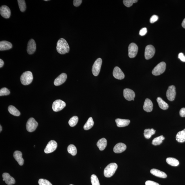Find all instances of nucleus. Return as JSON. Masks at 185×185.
Listing matches in <instances>:
<instances>
[{
  "instance_id": "obj_3",
  "label": "nucleus",
  "mask_w": 185,
  "mask_h": 185,
  "mask_svg": "<svg viewBox=\"0 0 185 185\" xmlns=\"http://www.w3.org/2000/svg\"><path fill=\"white\" fill-rule=\"evenodd\" d=\"M33 80L32 73L30 71H27L23 73L20 77V81L23 85H26L31 83Z\"/></svg>"
},
{
  "instance_id": "obj_44",
  "label": "nucleus",
  "mask_w": 185,
  "mask_h": 185,
  "mask_svg": "<svg viewBox=\"0 0 185 185\" xmlns=\"http://www.w3.org/2000/svg\"><path fill=\"white\" fill-rule=\"evenodd\" d=\"M180 115L181 117H185V108H183L180 111Z\"/></svg>"
},
{
  "instance_id": "obj_28",
  "label": "nucleus",
  "mask_w": 185,
  "mask_h": 185,
  "mask_svg": "<svg viewBox=\"0 0 185 185\" xmlns=\"http://www.w3.org/2000/svg\"><path fill=\"white\" fill-rule=\"evenodd\" d=\"M166 161L167 163L169 165L172 166H178L179 164L178 161L173 158L169 157L167 158Z\"/></svg>"
},
{
  "instance_id": "obj_23",
  "label": "nucleus",
  "mask_w": 185,
  "mask_h": 185,
  "mask_svg": "<svg viewBox=\"0 0 185 185\" xmlns=\"http://www.w3.org/2000/svg\"><path fill=\"white\" fill-rule=\"evenodd\" d=\"M152 175L158 177L165 178L167 177V175L164 172L155 169H152L150 171Z\"/></svg>"
},
{
  "instance_id": "obj_29",
  "label": "nucleus",
  "mask_w": 185,
  "mask_h": 185,
  "mask_svg": "<svg viewBox=\"0 0 185 185\" xmlns=\"http://www.w3.org/2000/svg\"><path fill=\"white\" fill-rule=\"evenodd\" d=\"M156 131L153 129H146L144 131V136L147 139H149L155 133Z\"/></svg>"
},
{
  "instance_id": "obj_1",
  "label": "nucleus",
  "mask_w": 185,
  "mask_h": 185,
  "mask_svg": "<svg viewBox=\"0 0 185 185\" xmlns=\"http://www.w3.org/2000/svg\"><path fill=\"white\" fill-rule=\"evenodd\" d=\"M57 52L60 54H65L69 53L70 47L67 42L63 38L59 39L57 44Z\"/></svg>"
},
{
  "instance_id": "obj_19",
  "label": "nucleus",
  "mask_w": 185,
  "mask_h": 185,
  "mask_svg": "<svg viewBox=\"0 0 185 185\" xmlns=\"http://www.w3.org/2000/svg\"><path fill=\"white\" fill-rule=\"evenodd\" d=\"M22 153L18 150H16L14 153V157L20 166H22L24 163V159L22 157Z\"/></svg>"
},
{
  "instance_id": "obj_11",
  "label": "nucleus",
  "mask_w": 185,
  "mask_h": 185,
  "mask_svg": "<svg viewBox=\"0 0 185 185\" xmlns=\"http://www.w3.org/2000/svg\"><path fill=\"white\" fill-rule=\"evenodd\" d=\"M176 95V87L171 85L169 87L166 92V96L168 100L172 101L175 99Z\"/></svg>"
},
{
  "instance_id": "obj_33",
  "label": "nucleus",
  "mask_w": 185,
  "mask_h": 185,
  "mask_svg": "<svg viewBox=\"0 0 185 185\" xmlns=\"http://www.w3.org/2000/svg\"><path fill=\"white\" fill-rule=\"evenodd\" d=\"M18 3L20 11L22 12H24L26 9V5L25 1L24 0H18Z\"/></svg>"
},
{
  "instance_id": "obj_2",
  "label": "nucleus",
  "mask_w": 185,
  "mask_h": 185,
  "mask_svg": "<svg viewBox=\"0 0 185 185\" xmlns=\"http://www.w3.org/2000/svg\"><path fill=\"white\" fill-rule=\"evenodd\" d=\"M118 168V165L115 163H111L107 165L104 170V175L106 177L112 176Z\"/></svg>"
},
{
  "instance_id": "obj_17",
  "label": "nucleus",
  "mask_w": 185,
  "mask_h": 185,
  "mask_svg": "<svg viewBox=\"0 0 185 185\" xmlns=\"http://www.w3.org/2000/svg\"><path fill=\"white\" fill-rule=\"evenodd\" d=\"M3 180L8 185H12L15 184V179L11 176L9 174L7 173H4L3 174Z\"/></svg>"
},
{
  "instance_id": "obj_46",
  "label": "nucleus",
  "mask_w": 185,
  "mask_h": 185,
  "mask_svg": "<svg viewBox=\"0 0 185 185\" xmlns=\"http://www.w3.org/2000/svg\"><path fill=\"white\" fill-rule=\"evenodd\" d=\"M182 26L183 28H185V18L183 20L182 23Z\"/></svg>"
},
{
  "instance_id": "obj_20",
  "label": "nucleus",
  "mask_w": 185,
  "mask_h": 185,
  "mask_svg": "<svg viewBox=\"0 0 185 185\" xmlns=\"http://www.w3.org/2000/svg\"><path fill=\"white\" fill-rule=\"evenodd\" d=\"M143 108L144 110L146 112H151L153 109V104L151 100L148 98H146L145 100Z\"/></svg>"
},
{
  "instance_id": "obj_18",
  "label": "nucleus",
  "mask_w": 185,
  "mask_h": 185,
  "mask_svg": "<svg viewBox=\"0 0 185 185\" xmlns=\"http://www.w3.org/2000/svg\"><path fill=\"white\" fill-rule=\"evenodd\" d=\"M127 148L126 145L122 143H118L115 146L114 152L116 153H120L125 151Z\"/></svg>"
},
{
  "instance_id": "obj_40",
  "label": "nucleus",
  "mask_w": 185,
  "mask_h": 185,
  "mask_svg": "<svg viewBox=\"0 0 185 185\" xmlns=\"http://www.w3.org/2000/svg\"><path fill=\"white\" fill-rule=\"evenodd\" d=\"M147 33V29L146 28H143L140 30L139 32L140 35L141 36H143L145 35Z\"/></svg>"
},
{
  "instance_id": "obj_8",
  "label": "nucleus",
  "mask_w": 185,
  "mask_h": 185,
  "mask_svg": "<svg viewBox=\"0 0 185 185\" xmlns=\"http://www.w3.org/2000/svg\"><path fill=\"white\" fill-rule=\"evenodd\" d=\"M155 53V47L152 45H148L145 48V57L146 60H149L154 56Z\"/></svg>"
},
{
  "instance_id": "obj_31",
  "label": "nucleus",
  "mask_w": 185,
  "mask_h": 185,
  "mask_svg": "<svg viewBox=\"0 0 185 185\" xmlns=\"http://www.w3.org/2000/svg\"><path fill=\"white\" fill-rule=\"evenodd\" d=\"M165 138L163 136H161L154 139L152 142V144L154 145H157L161 144L162 143Z\"/></svg>"
},
{
  "instance_id": "obj_12",
  "label": "nucleus",
  "mask_w": 185,
  "mask_h": 185,
  "mask_svg": "<svg viewBox=\"0 0 185 185\" xmlns=\"http://www.w3.org/2000/svg\"><path fill=\"white\" fill-rule=\"evenodd\" d=\"M123 96L125 99L128 101L134 100L135 94L134 91L129 89H125L123 90Z\"/></svg>"
},
{
  "instance_id": "obj_15",
  "label": "nucleus",
  "mask_w": 185,
  "mask_h": 185,
  "mask_svg": "<svg viewBox=\"0 0 185 185\" xmlns=\"http://www.w3.org/2000/svg\"><path fill=\"white\" fill-rule=\"evenodd\" d=\"M67 78V75L65 73H62L55 79L54 84L56 86H59L65 82Z\"/></svg>"
},
{
  "instance_id": "obj_38",
  "label": "nucleus",
  "mask_w": 185,
  "mask_h": 185,
  "mask_svg": "<svg viewBox=\"0 0 185 185\" xmlns=\"http://www.w3.org/2000/svg\"><path fill=\"white\" fill-rule=\"evenodd\" d=\"M38 183L39 185H53L49 181L43 179H39Z\"/></svg>"
},
{
  "instance_id": "obj_14",
  "label": "nucleus",
  "mask_w": 185,
  "mask_h": 185,
  "mask_svg": "<svg viewBox=\"0 0 185 185\" xmlns=\"http://www.w3.org/2000/svg\"><path fill=\"white\" fill-rule=\"evenodd\" d=\"M0 14L5 18L8 19L11 15V11L9 8L6 5H3L0 8Z\"/></svg>"
},
{
  "instance_id": "obj_24",
  "label": "nucleus",
  "mask_w": 185,
  "mask_h": 185,
  "mask_svg": "<svg viewBox=\"0 0 185 185\" xmlns=\"http://www.w3.org/2000/svg\"><path fill=\"white\" fill-rule=\"evenodd\" d=\"M107 145V140L104 138L100 139L97 143V146L100 150H103L106 147Z\"/></svg>"
},
{
  "instance_id": "obj_16",
  "label": "nucleus",
  "mask_w": 185,
  "mask_h": 185,
  "mask_svg": "<svg viewBox=\"0 0 185 185\" xmlns=\"http://www.w3.org/2000/svg\"><path fill=\"white\" fill-rule=\"evenodd\" d=\"M113 76L114 78L118 80L123 79L125 78V75L121 69L118 67L114 68L113 72Z\"/></svg>"
},
{
  "instance_id": "obj_22",
  "label": "nucleus",
  "mask_w": 185,
  "mask_h": 185,
  "mask_svg": "<svg viewBox=\"0 0 185 185\" xmlns=\"http://www.w3.org/2000/svg\"><path fill=\"white\" fill-rule=\"evenodd\" d=\"M117 125L119 127H123L128 125L130 123V120L118 118L115 120Z\"/></svg>"
},
{
  "instance_id": "obj_6",
  "label": "nucleus",
  "mask_w": 185,
  "mask_h": 185,
  "mask_svg": "<svg viewBox=\"0 0 185 185\" xmlns=\"http://www.w3.org/2000/svg\"><path fill=\"white\" fill-rule=\"evenodd\" d=\"M102 60L101 58H99L95 61L92 68V72L94 76H98L100 73L102 64Z\"/></svg>"
},
{
  "instance_id": "obj_35",
  "label": "nucleus",
  "mask_w": 185,
  "mask_h": 185,
  "mask_svg": "<svg viewBox=\"0 0 185 185\" xmlns=\"http://www.w3.org/2000/svg\"><path fill=\"white\" fill-rule=\"evenodd\" d=\"M91 180L92 185H100L99 181L96 175H91Z\"/></svg>"
},
{
  "instance_id": "obj_49",
  "label": "nucleus",
  "mask_w": 185,
  "mask_h": 185,
  "mask_svg": "<svg viewBox=\"0 0 185 185\" xmlns=\"http://www.w3.org/2000/svg\"><path fill=\"white\" fill-rule=\"evenodd\" d=\"M70 185H73V184H70Z\"/></svg>"
},
{
  "instance_id": "obj_4",
  "label": "nucleus",
  "mask_w": 185,
  "mask_h": 185,
  "mask_svg": "<svg viewBox=\"0 0 185 185\" xmlns=\"http://www.w3.org/2000/svg\"><path fill=\"white\" fill-rule=\"evenodd\" d=\"M166 69V64L164 62H161L158 64L154 68L152 71V74L157 76L164 72Z\"/></svg>"
},
{
  "instance_id": "obj_7",
  "label": "nucleus",
  "mask_w": 185,
  "mask_h": 185,
  "mask_svg": "<svg viewBox=\"0 0 185 185\" xmlns=\"http://www.w3.org/2000/svg\"><path fill=\"white\" fill-rule=\"evenodd\" d=\"M65 102L62 100H55L52 105V109L54 111L58 112L63 109L66 107Z\"/></svg>"
},
{
  "instance_id": "obj_42",
  "label": "nucleus",
  "mask_w": 185,
  "mask_h": 185,
  "mask_svg": "<svg viewBox=\"0 0 185 185\" xmlns=\"http://www.w3.org/2000/svg\"><path fill=\"white\" fill-rule=\"evenodd\" d=\"M146 185H160L158 183L154 182V181L148 180L147 181L145 182Z\"/></svg>"
},
{
  "instance_id": "obj_34",
  "label": "nucleus",
  "mask_w": 185,
  "mask_h": 185,
  "mask_svg": "<svg viewBox=\"0 0 185 185\" xmlns=\"http://www.w3.org/2000/svg\"><path fill=\"white\" fill-rule=\"evenodd\" d=\"M79 118L78 117L75 116L72 117L69 121V124L71 127H75L78 123Z\"/></svg>"
},
{
  "instance_id": "obj_25",
  "label": "nucleus",
  "mask_w": 185,
  "mask_h": 185,
  "mask_svg": "<svg viewBox=\"0 0 185 185\" xmlns=\"http://www.w3.org/2000/svg\"><path fill=\"white\" fill-rule=\"evenodd\" d=\"M176 140L180 143L185 142V129L178 133L176 136Z\"/></svg>"
},
{
  "instance_id": "obj_45",
  "label": "nucleus",
  "mask_w": 185,
  "mask_h": 185,
  "mask_svg": "<svg viewBox=\"0 0 185 185\" xmlns=\"http://www.w3.org/2000/svg\"><path fill=\"white\" fill-rule=\"evenodd\" d=\"M4 65V62L1 59H0V68L2 67Z\"/></svg>"
},
{
  "instance_id": "obj_32",
  "label": "nucleus",
  "mask_w": 185,
  "mask_h": 185,
  "mask_svg": "<svg viewBox=\"0 0 185 185\" xmlns=\"http://www.w3.org/2000/svg\"><path fill=\"white\" fill-rule=\"evenodd\" d=\"M67 150L68 152L72 155L74 156L77 154V149L74 145H70L68 147Z\"/></svg>"
},
{
  "instance_id": "obj_13",
  "label": "nucleus",
  "mask_w": 185,
  "mask_h": 185,
  "mask_svg": "<svg viewBox=\"0 0 185 185\" xmlns=\"http://www.w3.org/2000/svg\"><path fill=\"white\" fill-rule=\"evenodd\" d=\"M36 50V44L35 40L33 39H30L28 41L27 51L28 54L32 55L35 53Z\"/></svg>"
},
{
  "instance_id": "obj_9",
  "label": "nucleus",
  "mask_w": 185,
  "mask_h": 185,
  "mask_svg": "<svg viewBox=\"0 0 185 185\" xmlns=\"http://www.w3.org/2000/svg\"><path fill=\"white\" fill-rule=\"evenodd\" d=\"M138 51V46L134 43H131L128 47L129 56L130 58H133L137 54Z\"/></svg>"
},
{
  "instance_id": "obj_47",
  "label": "nucleus",
  "mask_w": 185,
  "mask_h": 185,
  "mask_svg": "<svg viewBox=\"0 0 185 185\" xmlns=\"http://www.w3.org/2000/svg\"><path fill=\"white\" fill-rule=\"evenodd\" d=\"M2 129V127L1 125H0V132H1Z\"/></svg>"
},
{
  "instance_id": "obj_30",
  "label": "nucleus",
  "mask_w": 185,
  "mask_h": 185,
  "mask_svg": "<svg viewBox=\"0 0 185 185\" xmlns=\"http://www.w3.org/2000/svg\"><path fill=\"white\" fill-rule=\"evenodd\" d=\"M94 125V122L93 121V118L90 117L89 118L87 123H86L84 126V129L85 130H87L91 129Z\"/></svg>"
},
{
  "instance_id": "obj_36",
  "label": "nucleus",
  "mask_w": 185,
  "mask_h": 185,
  "mask_svg": "<svg viewBox=\"0 0 185 185\" xmlns=\"http://www.w3.org/2000/svg\"><path fill=\"white\" fill-rule=\"evenodd\" d=\"M138 1L137 0H124L123 3L125 6L130 7L132 6L133 3H137Z\"/></svg>"
},
{
  "instance_id": "obj_10",
  "label": "nucleus",
  "mask_w": 185,
  "mask_h": 185,
  "mask_svg": "<svg viewBox=\"0 0 185 185\" xmlns=\"http://www.w3.org/2000/svg\"><path fill=\"white\" fill-rule=\"evenodd\" d=\"M57 147V143L54 140L50 141L48 143L44 150V152L46 154H49L53 152L56 150Z\"/></svg>"
},
{
  "instance_id": "obj_41",
  "label": "nucleus",
  "mask_w": 185,
  "mask_h": 185,
  "mask_svg": "<svg viewBox=\"0 0 185 185\" xmlns=\"http://www.w3.org/2000/svg\"><path fill=\"white\" fill-rule=\"evenodd\" d=\"M82 0H74L73 1V4L75 7L80 6L82 3Z\"/></svg>"
},
{
  "instance_id": "obj_27",
  "label": "nucleus",
  "mask_w": 185,
  "mask_h": 185,
  "mask_svg": "<svg viewBox=\"0 0 185 185\" xmlns=\"http://www.w3.org/2000/svg\"><path fill=\"white\" fill-rule=\"evenodd\" d=\"M8 110L10 114L14 116H19L20 115V112L15 107L12 105L9 106Z\"/></svg>"
},
{
  "instance_id": "obj_37",
  "label": "nucleus",
  "mask_w": 185,
  "mask_h": 185,
  "mask_svg": "<svg viewBox=\"0 0 185 185\" xmlns=\"http://www.w3.org/2000/svg\"><path fill=\"white\" fill-rule=\"evenodd\" d=\"M9 90L6 87H3L0 90V96H6L10 94Z\"/></svg>"
},
{
  "instance_id": "obj_21",
  "label": "nucleus",
  "mask_w": 185,
  "mask_h": 185,
  "mask_svg": "<svg viewBox=\"0 0 185 185\" xmlns=\"http://www.w3.org/2000/svg\"><path fill=\"white\" fill-rule=\"evenodd\" d=\"M12 45L8 41H3L0 42V51H6L11 49Z\"/></svg>"
},
{
  "instance_id": "obj_5",
  "label": "nucleus",
  "mask_w": 185,
  "mask_h": 185,
  "mask_svg": "<svg viewBox=\"0 0 185 185\" xmlns=\"http://www.w3.org/2000/svg\"><path fill=\"white\" fill-rule=\"evenodd\" d=\"M38 125V124L35 119L30 118L28 120L26 124L27 130L30 132H33L36 129Z\"/></svg>"
},
{
  "instance_id": "obj_39",
  "label": "nucleus",
  "mask_w": 185,
  "mask_h": 185,
  "mask_svg": "<svg viewBox=\"0 0 185 185\" xmlns=\"http://www.w3.org/2000/svg\"><path fill=\"white\" fill-rule=\"evenodd\" d=\"M158 19H159V17L157 16L154 15L150 18V22L151 23H155L156 21H157Z\"/></svg>"
},
{
  "instance_id": "obj_43",
  "label": "nucleus",
  "mask_w": 185,
  "mask_h": 185,
  "mask_svg": "<svg viewBox=\"0 0 185 185\" xmlns=\"http://www.w3.org/2000/svg\"><path fill=\"white\" fill-rule=\"evenodd\" d=\"M178 58L183 62H185V56L183 53H180L178 55Z\"/></svg>"
},
{
  "instance_id": "obj_48",
  "label": "nucleus",
  "mask_w": 185,
  "mask_h": 185,
  "mask_svg": "<svg viewBox=\"0 0 185 185\" xmlns=\"http://www.w3.org/2000/svg\"><path fill=\"white\" fill-rule=\"evenodd\" d=\"M44 1H48V0H45Z\"/></svg>"
},
{
  "instance_id": "obj_26",
  "label": "nucleus",
  "mask_w": 185,
  "mask_h": 185,
  "mask_svg": "<svg viewBox=\"0 0 185 185\" xmlns=\"http://www.w3.org/2000/svg\"><path fill=\"white\" fill-rule=\"evenodd\" d=\"M157 101L161 109L164 110L168 109L169 105L168 104L163 100L162 99L159 97L157 99Z\"/></svg>"
}]
</instances>
